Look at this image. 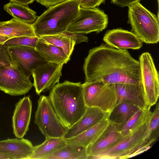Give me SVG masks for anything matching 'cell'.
<instances>
[{"label": "cell", "mask_w": 159, "mask_h": 159, "mask_svg": "<svg viewBox=\"0 0 159 159\" xmlns=\"http://www.w3.org/2000/svg\"><path fill=\"white\" fill-rule=\"evenodd\" d=\"M39 38L35 36H22L9 39L4 44L7 47L11 46H25L36 48Z\"/></svg>", "instance_id": "f1b7e54d"}, {"label": "cell", "mask_w": 159, "mask_h": 159, "mask_svg": "<svg viewBox=\"0 0 159 159\" xmlns=\"http://www.w3.org/2000/svg\"><path fill=\"white\" fill-rule=\"evenodd\" d=\"M149 120L133 132L124 137L112 147L97 155L88 157L87 159H116L128 158L135 150L154 142L145 139Z\"/></svg>", "instance_id": "52a82bcc"}, {"label": "cell", "mask_w": 159, "mask_h": 159, "mask_svg": "<svg viewBox=\"0 0 159 159\" xmlns=\"http://www.w3.org/2000/svg\"><path fill=\"white\" fill-rule=\"evenodd\" d=\"M106 0H81L80 7L84 8H92L99 6L101 4L104 3Z\"/></svg>", "instance_id": "1f68e13d"}, {"label": "cell", "mask_w": 159, "mask_h": 159, "mask_svg": "<svg viewBox=\"0 0 159 159\" xmlns=\"http://www.w3.org/2000/svg\"><path fill=\"white\" fill-rule=\"evenodd\" d=\"M0 35L10 39L22 36H35L32 24L14 18L7 21H0Z\"/></svg>", "instance_id": "d6986e66"}, {"label": "cell", "mask_w": 159, "mask_h": 159, "mask_svg": "<svg viewBox=\"0 0 159 159\" xmlns=\"http://www.w3.org/2000/svg\"><path fill=\"white\" fill-rule=\"evenodd\" d=\"M32 110L30 96L20 99L15 105L12 119V126L15 136L23 138L29 129Z\"/></svg>", "instance_id": "4fadbf2b"}, {"label": "cell", "mask_w": 159, "mask_h": 159, "mask_svg": "<svg viewBox=\"0 0 159 159\" xmlns=\"http://www.w3.org/2000/svg\"><path fill=\"white\" fill-rule=\"evenodd\" d=\"M63 65L48 62L34 69L32 71L36 93L40 95L42 92L50 90L59 83L62 76Z\"/></svg>", "instance_id": "7c38bea8"}, {"label": "cell", "mask_w": 159, "mask_h": 159, "mask_svg": "<svg viewBox=\"0 0 159 159\" xmlns=\"http://www.w3.org/2000/svg\"><path fill=\"white\" fill-rule=\"evenodd\" d=\"M109 123V122L106 118L78 135L65 140L67 143L76 144L87 147L98 138Z\"/></svg>", "instance_id": "44dd1931"}, {"label": "cell", "mask_w": 159, "mask_h": 159, "mask_svg": "<svg viewBox=\"0 0 159 159\" xmlns=\"http://www.w3.org/2000/svg\"><path fill=\"white\" fill-rule=\"evenodd\" d=\"M85 82L102 81L108 84H140L139 61L127 49H120L106 44L90 49L83 66Z\"/></svg>", "instance_id": "6da1fadb"}, {"label": "cell", "mask_w": 159, "mask_h": 159, "mask_svg": "<svg viewBox=\"0 0 159 159\" xmlns=\"http://www.w3.org/2000/svg\"><path fill=\"white\" fill-rule=\"evenodd\" d=\"M48 97L56 113L67 128L80 118L87 107L80 82L66 80L57 83L50 90Z\"/></svg>", "instance_id": "7a4b0ae2"}, {"label": "cell", "mask_w": 159, "mask_h": 159, "mask_svg": "<svg viewBox=\"0 0 159 159\" xmlns=\"http://www.w3.org/2000/svg\"><path fill=\"white\" fill-rule=\"evenodd\" d=\"M115 87L117 95L116 104L120 102L128 103L142 109L150 107L148 104L141 83L116 84H115Z\"/></svg>", "instance_id": "2e32d148"}, {"label": "cell", "mask_w": 159, "mask_h": 159, "mask_svg": "<svg viewBox=\"0 0 159 159\" xmlns=\"http://www.w3.org/2000/svg\"><path fill=\"white\" fill-rule=\"evenodd\" d=\"M33 86L30 78L11 62L0 66V90L11 96L24 95Z\"/></svg>", "instance_id": "9c48e42d"}, {"label": "cell", "mask_w": 159, "mask_h": 159, "mask_svg": "<svg viewBox=\"0 0 159 159\" xmlns=\"http://www.w3.org/2000/svg\"><path fill=\"white\" fill-rule=\"evenodd\" d=\"M150 108L139 109L129 119L121 130L123 137L127 136L149 120L152 113Z\"/></svg>", "instance_id": "484cf974"}, {"label": "cell", "mask_w": 159, "mask_h": 159, "mask_svg": "<svg viewBox=\"0 0 159 159\" xmlns=\"http://www.w3.org/2000/svg\"><path fill=\"white\" fill-rule=\"evenodd\" d=\"M86 147L67 143L64 147L44 159H87Z\"/></svg>", "instance_id": "d4e9b609"}, {"label": "cell", "mask_w": 159, "mask_h": 159, "mask_svg": "<svg viewBox=\"0 0 159 159\" xmlns=\"http://www.w3.org/2000/svg\"><path fill=\"white\" fill-rule=\"evenodd\" d=\"M11 59L7 51V47L0 44V66H4L11 63Z\"/></svg>", "instance_id": "f546056e"}, {"label": "cell", "mask_w": 159, "mask_h": 159, "mask_svg": "<svg viewBox=\"0 0 159 159\" xmlns=\"http://www.w3.org/2000/svg\"><path fill=\"white\" fill-rule=\"evenodd\" d=\"M64 33L75 42L76 44L83 42H87L88 38L83 34L70 32L66 31Z\"/></svg>", "instance_id": "4dcf8cb0"}, {"label": "cell", "mask_w": 159, "mask_h": 159, "mask_svg": "<svg viewBox=\"0 0 159 159\" xmlns=\"http://www.w3.org/2000/svg\"><path fill=\"white\" fill-rule=\"evenodd\" d=\"M36 49L48 62L64 65L70 59L61 48L39 38Z\"/></svg>", "instance_id": "ffe728a7"}, {"label": "cell", "mask_w": 159, "mask_h": 159, "mask_svg": "<svg viewBox=\"0 0 159 159\" xmlns=\"http://www.w3.org/2000/svg\"><path fill=\"white\" fill-rule=\"evenodd\" d=\"M45 42L62 49L70 57L74 50L75 42L64 32L58 34L44 36L39 37Z\"/></svg>", "instance_id": "4316f807"}, {"label": "cell", "mask_w": 159, "mask_h": 159, "mask_svg": "<svg viewBox=\"0 0 159 159\" xmlns=\"http://www.w3.org/2000/svg\"><path fill=\"white\" fill-rule=\"evenodd\" d=\"M42 5L49 8L66 0H34Z\"/></svg>", "instance_id": "836d02e7"}, {"label": "cell", "mask_w": 159, "mask_h": 159, "mask_svg": "<svg viewBox=\"0 0 159 159\" xmlns=\"http://www.w3.org/2000/svg\"><path fill=\"white\" fill-rule=\"evenodd\" d=\"M141 0H111L112 4L119 7H124L131 5L136 3L140 2Z\"/></svg>", "instance_id": "d6a6232c"}, {"label": "cell", "mask_w": 159, "mask_h": 159, "mask_svg": "<svg viewBox=\"0 0 159 159\" xmlns=\"http://www.w3.org/2000/svg\"><path fill=\"white\" fill-rule=\"evenodd\" d=\"M77 2L79 4L81 0H74Z\"/></svg>", "instance_id": "f35d334b"}, {"label": "cell", "mask_w": 159, "mask_h": 159, "mask_svg": "<svg viewBox=\"0 0 159 159\" xmlns=\"http://www.w3.org/2000/svg\"><path fill=\"white\" fill-rule=\"evenodd\" d=\"M10 2L24 5H28L32 3L34 0H10Z\"/></svg>", "instance_id": "d590c367"}, {"label": "cell", "mask_w": 159, "mask_h": 159, "mask_svg": "<svg viewBox=\"0 0 159 159\" xmlns=\"http://www.w3.org/2000/svg\"><path fill=\"white\" fill-rule=\"evenodd\" d=\"M80 7L75 1L66 0L48 8L32 24L35 35L39 38L66 31L77 16Z\"/></svg>", "instance_id": "3957f363"}, {"label": "cell", "mask_w": 159, "mask_h": 159, "mask_svg": "<svg viewBox=\"0 0 159 159\" xmlns=\"http://www.w3.org/2000/svg\"><path fill=\"white\" fill-rule=\"evenodd\" d=\"M34 122L45 137H63L67 128L54 110L48 96H40Z\"/></svg>", "instance_id": "8992f818"}, {"label": "cell", "mask_w": 159, "mask_h": 159, "mask_svg": "<svg viewBox=\"0 0 159 159\" xmlns=\"http://www.w3.org/2000/svg\"><path fill=\"white\" fill-rule=\"evenodd\" d=\"M128 7V21L131 30L142 42L157 43L159 41V18L139 2Z\"/></svg>", "instance_id": "277c9868"}, {"label": "cell", "mask_w": 159, "mask_h": 159, "mask_svg": "<svg viewBox=\"0 0 159 159\" xmlns=\"http://www.w3.org/2000/svg\"><path fill=\"white\" fill-rule=\"evenodd\" d=\"M121 130L118 125L109 122L98 138L86 147L87 157L97 155L120 142L124 138Z\"/></svg>", "instance_id": "9a60e30c"}, {"label": "cell", "mask_w": 159, "mask_h": 159, "mask_svg": "<svg viewBox=\"0 0 159 159\" xmlns=\"http://www.w3.org/2000/svg\"><path fill=\"white\" fill-rule=\"evenodd\" d=\"M9 38L2 35H0V44H4V43Z\"/></svg>", "instance_id": "8d00e7d4"}, {"label": "cell", "mask_w": 159, "mask_h": 159, "mask_svg": "<svg viewBox=\"0 0 159 159\" xmlns=\"http://www.w3.org/2000/svg\"><path fill=\"white\" fill-rule=\"evenodd\" d=\"M84 100L87 107H98L109 114L117 103L115 84L95 81L82 84Z\"/></svg>", "instance_id": "5b68a950"}, {"label": "cell", "mask_w": 159, "mask_h": 159, "mask_svg": "<svg viewBox=\"0 0 159 159\" xmlns=\"http://www.w3.org/2000/svg\"><path fill=\"white\" fill-rule=\"evenodd\" d=\"M31 142L24 138L0 140V153L8 159H29L34 151Z\"/></svg>", "instance_id": "ac0fdd59"}, {"label": "cell", "mask_w": 159, "mask_h": 159, "mask_svg": "<svg viewBox=\"0 0 159 159\" xmlns=\"http://www.w3.org/2000/svg\"><path fill=\"white\" fill-rule=\"evenodd\" d=\"M63 137H45L41 144L34 146V151L29 159H44L66 144Z\"/></svg>", "instance_id": "603a6c76"}, {"label": "cell", "mask_w": 159, "mask_h": 159, "mask_svg": "<svg viewBox=\"0 0 159 159\" xmlns=\"http://www.w3.org/2000/svg\"><path fill=\"white\" fill-rule=\"evenodd\" d=\"M0 159H8V158L6 156L0 153Z\"/></svg>", "instance_id": "74e56055"}, {"label": "cell", "mask_w": 159, "mask_h": 159, "mask_svg": "<svg viewBox=\"0 0 159 159\" xmlns=\"http://www.w3.org/2000/svg\"><path fill=\"white\" fill-rule=\"evenodd\" d=\"M108 114L98 107H87L83 116L71 127L67 128L63 138L67 139L78 135L107 118Z\"/></svg>", "instance_id": "e0dca14e"}, {"label": "cell", "mask_w": 159, "mask_h": 159, "mask_svg": "<svg viewBox=\"0 0 159 159\" xmlns=\"http://www.w3.org/2000/svg\"><path fill=\"white\" fill-rule=\"evenodd\" d=\"M7 51L11 62L29 78L34 69L48 62L33 48L11 46L7 47Z\"/></svg>", "instance_id": "8fae6325"}, {"label": "cell", "mask_w": 159, "mask_h": 159, "mask_svg": "<svg viewBox=\"0 0 159 159\" xmlns=\"http://www.w3.org/2000/svg\"><path fill=\"white\" fill-rule=\"evenodd\" d=\"M141 81L148 105L151 107L156 104L159 96V74L151 54L143 53L139 58Z\"/></svg>", "instance_id": "30bf717a"}, {"label": "cell", "mask_w": 159, "mask_h": 159, "mask_svg": "<svg viewBox=\"0 0 159 159\" xmlns=\"http://www.w3.org/2000/svg\"><path fill=\"white\" fill-rule=\"evenodd\" d=\"M155 109L152 112L149 120L145 139L155 141L159 136V104L157 103Z\"/></svg>", "instance_id": "83f0119b"}, {"label": "cell", "mask_w": 159, "mask_h": 159, "mask_svg": "<svg viewBox=\"0 0 159 159\" xmlns=\"http://www.w3.org/2000/svg\"><path fill=\"white\" fill-rule=\"evenodd\" d=\"M139 109L133 105L120 102L116 104L108 114L107 119L109 122L118 125L121 129L129 119Z\"/></svg>", "instance_id": "7402d4cb"}, {"label": "cell", "mask_w": 159, "mask_h": 159, "mask_svg": "<svg viewBox=\"0 0 159 159\" xmlns=\"http://www.w3.org/2000/svg\"><path fill=\"white\" fill-rule=\"evenodd\" d=\"M151 147L150 145H147L137 149L134 152L129 155L128 158H130L139 154L144 152L147 151Z\"/></svg>", "instance_id": "e575fe53"}, {"label": "cell", "mask_w": 159, "mask_h": 159, "mask_svg": "<svg viewBox=\"0 0 159 159\" xmlns=\"http://www.w3.org/2000/svg\"><path fill=\"white\" fill-rule=\"evenodd\" d=\"M107 15L98 8L80 7L78 14L68 27L70 32L88 34L99 33L105 29L108 23Z\"/></svg>", "instance_id": "ba28073f"}, {"label": "cell", "mask_w": 159, "mask_h": 159, "mask_svg": "<svg viewBox=\"0 0 159 159\" xmlns=\"http://www.w3.org/2000/svg\"><path fill=\"white\" fill-rule=\"evenodd\" d=\"M108 45L117 49L138 50L143 43L133 33L118 28L107 31L103 38Z\"/></svg>", "instance_id": "5bb4252c"}, {"label": "cell", "mask_w": 159, "mask_h": 159, "mask_svg": "<svg viewBox=\"0 0 159 159\" xmlns=\"http://www.w3.org/2000/svg\"><path fill=\"white\" fill-rule=\"evenodd\" d=\"M3 8L13 18L25 23L32 24L38 17L36 12L28 5L10 2L5 5Z\"/></svg>", "instance_id": "cb8c5ba5"}]
</instances>
